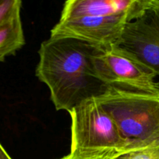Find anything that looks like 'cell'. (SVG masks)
Listing matches in <instances>:
<instances>
[{"label":"cell","mask_w":159,"mask_h":159,"mask_svg":"<svg viewBox=\"0 0 159 159\" xmlns=\"http://www.w3.org/2000/svg\"><path fill=\"white\" fill-rule=\"evenodd\" d=\"M96 98L116 123L127 151L159 141V94L107 86Z\"/></svg>","instance_id":"7a4b0ae2"},{"label":"cell","mask_w":159,"mask_h":159,"mask_svg":"<svg viewBox=\"0 0 159 159\" xmlns=\"http://www.w3.org/2000/svg\"><path fill=\"white\" fill-rule=\"evenodd\" d=\"M21 6L20 0H0V25L20 12Z\"/></svg>","instance_id":"30bf717a"},{"label":"cell","mask_w":159,"mask_h":159,"mask_svg":"<svg viewBox=\"0 0 159 159\" xmlns=\"http://www.w3.org/2000/svg\"><path fill=\"white\" fill-rule=\"evenodd\" d=\"M96 47L73 38L49 37L41 43L36 76L49 89L57 110L69 113L107 88L93 74L91 56Z\"/></svg>","instance_id":"6da1fadb"},{"label":"cell","mask_w":159,"mask_h":159,"mask_svg":"<svg viewBox=\"0 0 159 159\" xmlns=\"http://www.w3.org/2000/svg\"><path fill=\"white\" fill-rule=\"evenodd\" d=\"M109 159H159V141L142 148L121 152Z\"/></svg>","instance_id":"9c48e42d"},{"label":"cell","mask_w":159,"mask_h":159,"mask_svg":"<svg viewBox=\"0 0 159 159\" xmlns=\"http://www.w3.org/2000/svg\"><path fill=\"white\" fill-rule=\"evenodd\" d=\"M60 159H78V158H71V157L69 155H65V157H63V158H60Z\"/></svg>","instance_id":"7c38bea8"},{"label":"cell","mask_w":159,"mask_h":159,"mask_svg":"<svg viewBox=\"0 0 159 159\" xmlns=\"http://www.w3.org/2000/svg\"><path fill=\"white\" fill-rule=\"evenodd\" d=\"M25 44L20 12L0 25V62L14 54Z\"/></svg>","instance_id":"ba28073f"},{"label":"cell","mask_w":159,"mask_h":159,"mask_svg":"<svg viewBox=\"0 0 159 159\" xmlns=\"http://www.w3.org/2000/svg\"><path fill=\"white\" fill-rule=\"evenodd\" d=\"M116 45L136 56L159 78V0H149L143 13L127 23Z\"/></svg>","instance_id":"5b68a950"},{"label":"cell","mask_w":159,"mask_h":159,"mask_svg":"<svg viewBox=\"0 0 159 159\" xmlns=\"http://www.w3.org/2000/svg\"><path fill=\"white\" fill-rule=\"evenodd\" d=\"M128 23L120 16H84L60 19L51 30L50 37L73 38L97 47L116 45Z\"/></svg>","instance_id":"8992f818"},{"label":"cell","mask_w":159,"mask_h":159,"mask_svg":"<svg viewBox=\"0 0 159 159\" xmlns=\"http://www.w3.org/2000/svg\"><path fill=\"white\" fill-rule=\"evenodd\" d=\"M0 159H12L5 151L4 148L2 146L1 144H0Z\"/></svg>","instance_id":"8fae6325"},{"label":"cell","mask_w":159,"mask_h":159,"mask_svg":"<svg viewBox=\"0 0 159 159\" xmlns=\"http://www.w3.org/2000/svg\"><path fill=\"white\" fill-rule=\"evenodd\" d=\"M148 3L149 0H68L60 19L120 16L131 22L143 13Z\"/></svg>","instance_id":"52a82bcc"},{"label":"cell","mask_w":159,"mask_h":159,"mask_svg":"<svg viewBox=\"0 0 159 159\" xmlns=\"http://www.w3.org/2000/svg\"><path fill=\"white\" fill-rule=\"evenodd\" d=\"M71 151L78 159H109L127 151V143L116 123L96 97L81 102L69 112Z\"/></svg>","instance_id":"3957f363"},{"label":"cell","mask_w":159,"mask_h":159,"mask_svg":"<svg viewBox=\"0 0 159 159\" xmlns=\"http://www.w3.org/2000/svg\"><path fill=\"white\" fill-rule=\"evenodd\" d=\"M91 68L94 77L107 86L159 94L156 73L118 45L96 47L91 56Z\"/></svg>","instance_id":"277c9868"}]
</instances>
